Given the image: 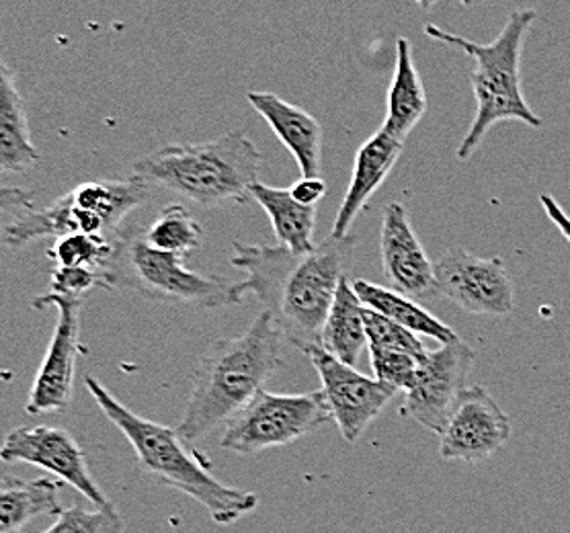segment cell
<instances>
[{"instance_id": "obj_1", "label": "cell", "mask_w": 570, "mask_h": 533, "mask_svg": "<svg viewBox=\"0 0 570 533\" xmlns=\"http://www.w3.org/2000/svg\"><path fill=\"white\" fill-rule=\"evenodd\" d=\"M355 236H328L312 250L233 243V263L247 275L238 294H253L272 313L282 337L302 353L323 347L326 316L333 308L338 284L350 275Z\"/></svg>"}, {"instance_id": "obj_2", "label": "cell", "mask_w": 570, "mask_h": 533, "mask_svg": "<svg viewBox=\"0 0 570 533\" xmlns=\"http://www.w3.org/2000/svg\"><path fill=\"white\" fill-rule=\"evenodd\" d=\"M282 338L272 313L263 310L243 335L209 345L191 377V394L177 427L185 443H197L226 425L263 391L284 365Z\"/></svg>"}, {"instance_id": "obj_3", "label": "cell", "mask_w": 570, "mask_h": 533, "mask_svg": "<svg viewBox=\"0 0 570 533\" xmlns=\"http://www.w3.org/2000/svg\"><path fill=\"white\" fill-rule=\"evenodd\" d=\"M87 388L105 416L121 431L136 452L142 472L165 486L191 496L218 525H233L259 507V496L218 481L187 447L179 431L136 415L119 403L97 377L87 376Z\"/></svg>"}, {"instance_id": "obj_4", "label": "cell", "mask_w": 570, "mask_h": 533, "mask_svg": "<svg viewBox=\"0 0 570 533\" xmlns=\"http://www.w3.org/2000/svg\"><path fill=\"white\" fill-rule=\"evenodd\" d=\"M259 148L243 130L209 142L163 146L134 162V175L194 201L199 208L247 204L250 187L259 182Z\"/></svg>"}, {"instance_id": "obj_5", "label": "cell", "mask_w": 570, "mask_h": 533, "mask_svg": "<svg viewBox=\"0 0 570 533\" xmlns=\"http://www.w3.org/2000/svg\"><path fill=\"white\" fill-rule=\"evenodd\" d=\"M535 21V11L518 9L509 14V21L503 31L491 43L462 38L458 33L443 31L441 27H425V36L452 46L455 50L466 53L474 60V70L470 75L472 91L476 101V113L464 140L458 146V158L468 160L476 152L489 130L501 124L515 119L530 128H542V119L535 116L532 107L521 92V52L523 41Z\"/></svg>"}, {"instance_id": "obj_6", "label": "cell", "mask_w": 570, "mask_h": 533, "mask_svg": "<svg viewBox=\"0 0 570 533\" xmlns=\"http://www.w3.org/2000/svg\"><path fill=\"white\" fill-rule=\"evenodd\" d=\"M111 240L114 253L104 269L105 289H119L150 302L181 304L197 310L243 302L238 282L187 269L181 255L153 247L140 226H124Z\"/></svg>"}, {"instance_id": "obj_7", "label": "cell", "mask_w": 570, "mask_h": 533, "mask_svg": "<svg viewBox=\"0 0 570 533\" xmlns=\"http://www.w3.org/2000/svg\"><path fill=\"white\" fill-rule=\"evenodd\" d=\"M331 418L323 391L308 394L261 391L226 423L220 447L234 454H259L298 442Z\"/></svg>"}, {"instance_id": "obj_8", "label": "cell", "mask_w": 570, "mask_h": 533, "mask_svg": "<svg viewBox=\"0 0 570 533\" xmlns=\"http://www.w3.org/2000/svg\"><path fill=\"white\" fill-rule=\"evenodd\" d=\"M56 308L58 320L52 340L27 398V415L62 413L75 394V374L80 355V313L82 299L46 294L33 299V308Z\"/></svg>"}, {"instance_id": "obj_9", "label": "cell", "mask_w": 570, "mask_h": 533, "mask_svg": "<svg viewBox=\"0 0 570 533\" xmlns=\"http://www.w3.org/2000/svg\"><path fill=\"white\" fill-rule=\"evenodd\" d=\"M0 457L4 464H31L48 470L56 478L77 488L95 509L116 507L92 478L87 454L70 431L50 425L17 427L7 435Z\"/></svg>"}, {"instance_id": "obj_10", "label": "cell", "mask_w": 570, "mask_h": 533, "mask_svg": "<svg viewBox=\"0 0 570 533\" xmlns=\"http://www.w3.org/2000/svg\"><path fill=\"white\" fill-rule=\"evenodd\" d=\"M438 294L470 314L503 318L515 308V287L505 260L482 259L466 248H450L435 260Z\"/></svg>"}, {"instance_id": "obj_11", "label": "cell", "mask_w": 570, "mask_h": 533, "mask_svg": "<svg viewBox=\"0 0 570 533\" xmlns=\"http://www.w3.org/2000/svg\"><path fill=\"white\" fill-rule=\"evenodd\" d=\"M474 359L476 353L464 340L441 345L438 352H429L419 362L415 384L404 396L401 415L441 435L460 396L466 391Z\"/></svg>"}, {"instance_id": "obj_12", "label": "cell", "mask_w": 570, "mask_h": 533, "mask_svg": "<svg viewBox=\"0 0 570 533\" xmlns=\"http://www.w3.org/2000/svg\"><path fill=\"white\" fill-rule=\"evenodd\" d=\"M306 355L318 372L324 398L343 440L357 442L396 392L376 377L363 376L353 365L338 362L323 347H314Z\"/></svg>"}, {"instance_id": "obj_13", "label": "cell", "mask_w": 570, "mask_h": 533, "mask_svg": "<svg viewBox=\"0 0 570 533\" xmlns=\"http://www.w3.org/2000/svg\"><path fill=\"white\" fill-rule=\"evenodd\" d=\"M511 437V421L493 396L480 386L466 388L441 433L443 460L480 464Z\"/></svg>"}, {"instance_id": "obj_14", "label": "cell", "mask_w": 570, "mask_h": 533, "mask_svg": "<svg viewBox=\"0 0 570 533\" xmlns=\"http://www.w3.org/2000/svg\"><path fill=\"white\" fill-rule=\"evenodd\" d=\"M380 257L390 286L413 299H428L438 294L435 263L409 220V211L402 204H389L382 216L380 230Z\"/></svg>"}, {"instance_id": "obj_15", "label": "cell", "mask_w": 570, "mask_h": 533, "mask_svg": "<svg viewBox=\"0 0 570 533\" xmlns=\"http://www.w3.org/2000/svg\"><path fill=\"white\" fill-rule=\"evenodd\" d=\"M247 101L296 158L299 175L321 177L324 144L321 121L273 92H247Z\"/></svg>"}, {"instance_id": "obj_16", "label": "cell", "mask_w": 570, "mask_h": 533, "mask_svg": "<svg viewBox=\"0 0 570 533\" xmlns=\"http://www.w3.org/2000/svg\"><path fill=\"white\" fill-rule=\"evenodd\" d=\"M402 150H404V142L394 138L384 128L360 146V150L355 155L350 187L341 201L337 218L333 221V230H331L333 238L350 236L353 221L367 206V201L372 199L377 189L382 187V182L386 181L394 165L399 162Z\"/></svg>"}, {"instance_id": "obj_17", "label": "cell", "mask_w": 570, "mask_h": 533, "mask_svg": "<svg viewBox=\"0 0 570 533\" xmlns=\"http://www.w3.org/2000/svg\"><path fill=\"white\" fill-rule=\"evenodd\" d=\"M41 160L31 140L26 105L17 87L13 70L0 66V170L23 175Z\"/></svg>"}, {"instance_id": "obj_18", "label": "cell", "mask_w": 570, "mask_h": 533, "mask_svg": "<svg viewBox=\"0 0 570 533\" xmlns=\"http://www.w3.org/2000/svg\"><path fill=\"white\" fill-rule=\"evenodd\" d=\"M428 111V95L423 80L419 77L413 46L406 38L396 41V68L390 82L389 116L384 121V130L390 131L401 142H406L416 124Z\"/></svg>"}, {"instance_id": "obj_19", "label": "cell", "mask_w": 570, "mask_h": 533, "mask_svg": "<svg viewBox=\"0 0 570 533\" xmlns=\"http://www.w3.org/2000/svg\"><path fill=\"white\" fill-rule=\"evenodd\" d=\"M253 201L267 211L272 220L273 233L279 247L304 253L316 247L314 230H316V206H304L292 189L269 187L263 182H255L250 187Z\"/></svg>"}, {"instance_id": "obj_20", "label": "cell", "mask_w": 570, "mask_h": 533, "mask_svg": "<svg viewBox=\"0 0 570 533\" xmlns=\"http://www.w3.org/2000/svg\"><path fill=\"white\" fill-rule=\"evenodd\" d=\"M367 345L365 328V306L353 289L350 275L338 284L333 308L326 316L323 330V349L337 357L338 362L357 365L360 355Z\"/></svg>"}, {"instance_id": "obj_21", "label": "cell", "mask_w": 570, "mask_h": 533, "mask_svg": "<svg viewBox=\"0 0 570 533\" xmlns=\"http://www.w3.org/2000/svg\"><path fill=\"white\" fill-rule=\"evenodd\" d=\"M60 484L52 478L4 476L0 486V533H19L39 515H60Z\"/></svg>"}, {"instance_id": "obj_22", "label": "cell", "mask_w": 570, "mask_h": 533, "mask_svg": "<svg viewBox=\"0 0 570 533\" xmlns=\"http://www.w3.org/2000/svg\"><path fill=\"white\" fill-rule=\"evenodd\" d=\"M353 289L362 299L363 306L384 314L386 318L394 320L396 325L409 328L415 335L435 338V340H440L441 345H450V343L460 340L452 326L441 323L438 316L428 313L423 306L416 304L415 299L404 296L396 289L377 286V284L365 282V279H355Z\"/></svg>"}, {"instance_id": "obj_23", "label": "cell", "mask_w": 570, "mask_h": 533, "mask_svg": "<svg viewBox=\"0 0 570 533\" xmlns=\"http://www.w3.org/2000/svg\"><path fill=\"white\" fill-rule=\"evenodd\" d=\"M144 236L158 250L185 257L202 247L204 228L189 214V209L183 208L181 204H170L144 230Z\"/></svg>"}, {"instance_id": "obj_24", "label": "cell", "mask_w": 570, "mask_h": 533, "mask_svg": "<svg viewBox=\"0 0 570 533\" xmlns=\"http://www.w3.org/2000/svg\"><path fill=\"white\" fill-rule=\"evenodd\" d=\"M114 253V240L104 235H68L56 240L50 248L58 267H95L105 269L107 260Z\"/></svg>"}, {"instance_id": "obj_25", "label": "cell", "mask_w": 570, "mask_h": 533, "mask_svg": "<svg viewBox=\"0 0 570 533\" xmlns=\"http://www.w3.org/2000/svg\"><path fill=\"white\" fill-rule=\"evenodd\" d=\"M365 328H367V347L386 349V352H401L425 357L428 349L419 340L415 333L409 328L396 325L394 320L386 318L384 314L376 313L365 306Z\"/></svg>"}, {"instance_id": "obj_26", "label": "cell", "mask_w": 570, "mask_h": 533, "mask_svg": "<svg viewBox=\"0 0 570 533\" xmlns=\"http://www.w3.org/2000/svg\"><path fill=\"white\" fill-rule=\"evenodd\" d=\"M126 521L114 509H65L50 530L41 533H124Z\"/></svg>"}, {"instance_id": "obj_27", "label": "cell", "mask_w": 570, "mask_h": 533, "mask_svg": "<svg viewBox=\"0 0 570 533\" xmlns=\"http://www.w3.org/2000/svg\"><path fill=\"white\" fill-rule=\"evenodd\" d=\"M421 359L423 357H415L409 353L370 347V364L374 369V376L394 392H409L413 388Z\"/></svg>"}, {"instance_id": "obj_28", "label": "cell", "mask_w": 570, "mask_h": 533, "mask_svg": "<svg viewBox=\"0 0 570 533\" xmlns=\"http://www.w3.org/2000/svg\"><path fill=\"white\" fill-rule=\"evenodd\" d=\"M50 294L80 298L95 287H105L104 269L95 267H58L50 277Z\"/></svg>"}, {"instance_id": "obj_29", "label": "cell", "mask_w": 570, "mask_h": 533, "mask_svg": "<svg viewBox=\"0 0 570 533\" xmlns=\"http://www.w3.org/2000/svg\"><path fill=\"white\" fill-rule=\"evenodd\" d=\"M289 189H292V196L304 206H316L326 196V182L321 177H302Z\"/></svg>"}, {"instance_id": "obj_30", "label": "cell", "mask_w": 570, "mask_h": 533, "mask_svg": "<svg viewBox=\"0 0 570 533\" xmlns=\"http://www.w3.org/2000/svg\"><path fill=\"white\" fill-rule=\"evenodd\" d=\"M0 201H2V211H13L14 216H21L29 209H33V194L19 187H4Z\"/></svg>"}, {"instance_id": "obj_31", "label": "cell", "mask_w": 570, "mask_h": 533, "mask_svg": "<svg viewBox=\"0 0 570 533\" xmlns=\"http://www.w3.org/2000/svg\"><path fill=\"white\" fill-rule=\"evenodd\" d=\"M540 204L544 206V211L548 214V218L552 220V224L557 226L558 230L562 233V236L569 240L570 245V216L564 211V209L560 208V204H558L557 199L552 196H540Z\"/></svg>"}, {"instance_id": "obj_32", "label": "cell", "mask_w": 570, "mask_h": 533, "mask_svg": "<svg viewBox=\"0 0 570 533\" xmlns=\"http://www.w3.org/2000/svg\"><path fill=\"white\" fill-rule=\"evenodd\" d=\"M416 4L423 9V11H431L438 2H441V0H415ZM458 2H462V4H466V7H470L474 0H458Z\"/></svg>"}]
</instances>
